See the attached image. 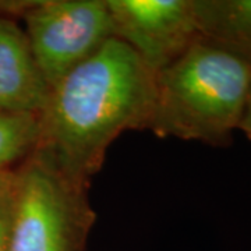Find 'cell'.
<instances>
[{
    "mask_svg": "<svg viewBox=\"0 0 251 251\" xmlns=\"http://www.w3.org/2000/svg\"><path fill=\"white\" fill-rule=\"evenodd\" d=\"M155 73L116 38L66 74L39 113L36 151L67 177L90 187L110 144L127 130H148Z\"/></svg>",
    "mask_w": 251,
    "mask_h": 251,
    "instance_id": "cell-1",
    "label": "cell"
},
{
    "mask_svg": "<svg viewBox=\"0 0 251 251\" xmlns=\"http://www.w3.org/2000/svg\"><path fill=\"white\" fill-rule=\"evenodd\" d=\"M251 85V66L200 36L184 53L155 74L150 128L225 147L239 128Z\"/></svg>",
    "mask_w": 251,
    "mask_h": 251,
    "instance_id": "cell-2",
    "label": "cell"
},
{
    "mask_svg": "<svg viewBox=\"0 0 251 251\" xmlns=\"http://www.w3.org/2000/svg\"><path fill=\"white\" fill-rule=\"evenodd\" d=\"M17 175L7 251H84L97 219L90 187L67 177L38 151Z\"/></svg>",
    "mask_w": 251,
    "mask_h": 251,
    "instance_id": "cell-3",
    "label": "cell"
},
{
    "mask_svg": "<svg viewBox=\"0 0 251 251\" xmlns=\"http://www.w3.org/2000/svg\"><path fill=\"white\" fill-rule=\"evenodd\" d=\"M23 18L32 54L50 90L115 38L106 0L31 1Z\"/></svg>",
    "mask_w": 251,
    "mask_h": 251,
    "instance_id": "cell-4",
    "label": "cell"
},
{
    "mask_svg": "<svg viewBox=\"0 0 251 251\" xmlns=\"http://www.w3.org/2000/svg\"><path fill=\"white\" fill-rule=\"evenodd\" d=\"M113 35L155 74L200 39L194 0H106Z\"/></svg>",
    "mask_w": 251,
    "mask_h": 251,
    "instance_id": "cell-5",
    "label": "cell"
},
{
    "mask_svg": "<svg viewBox=\"0 0 251 251\" xmlns=\"http://www.w3.org/2000/svg\"><path fill=\"white\" fill-rule=\"evenodd\" d=\"M49 95L25 31L0 14V110L39 115Z\"/></svg>",
    "mask_w": 251,
    "mask_h": 251,
    "instance_id": "cell-6",
    "label": "cell"
},
{
    "mask_svg": "<svg viewBox=\"0 0 251 251\" xmlns=\"http://www.w3.org/2000/svg\"><path fill=\"white\" fill-rule=\"evenodd\" d=\"M200 36L251 66V0H194Z\"/></svg>",
    "mask_w": 251,
    "mask_h": 251,
    "instance_id": "cell-7",
    "label": "cell"
},
{
    "mask_svg": "<svg viewBox=\"0 0 251 251\" xmlns=\"http://www.w3.org/2000/svg\"><path fill=\"white\" fill-rule=\"evenodd\" d=\"M39 115L0 110V172L18 168L39 143Z\"/></svg>",
    "mask_w": 251,
    "mask_h": 251,
    "instance_id": "cell-8",
    "label": "cell"
},
{
    "mask_svg": "<svg viewBox=\"0 0 251 251\" xmlns=\"http://www.w3.org/2000/svg\"><path fill=\"white\" fill-rule=\"evenodd\" d=\"M17 168L0 172V251L9 250L10 229L17 197Z\"/></svg>",
    "mask_w": 251,
    "mask_h": 251,
    "instance_id": "cell-9",
    "label": "cell"
},
{
    "mask_svg": "<svg viewBox=\"0 0 251 251\" xmlns=\"http://www.w3.org/2000/svg\"><path fill=\"white\" fill-rule=\"evenodd\" d=\"M239 128L251 140V85L250 90H249V95H247V100H246V106H244V112H243Z\"/></svg>",
    "mask_w": 251,
    "mask_h": 251,
    "instance_id": "cell-10",
    "label": "cell"
}]
</instances>
